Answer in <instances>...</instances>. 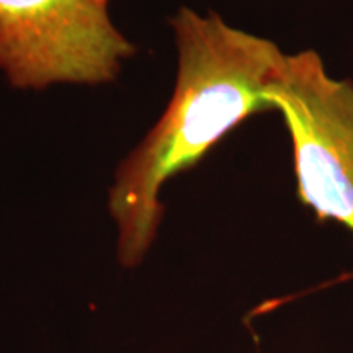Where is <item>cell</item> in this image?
Masks as SVG:
<instances>
[{
  "instance_id": "6da1fadb",
  "label": "cell",
  "mask_w": 353,
  "mask_h": 353,
  "mask_svg": "<svg viewBox=\"0 0 353 353\" xmlns=\"http://www.w3.org/2000/svg\"><path fill=\"white\" fill-rule=\"evenodd\" d=\"M176 52L172 97L143 141L118 164L108 190L121 267L143 263L164 219L162 192L250 114L272 110L265 90L280 64L270 39L179 7L169 19Z\"/></svg>"
},
{
  "instance_id": "7a4b0ae2",
  "label": "cell",
  "mask_w": 353,
  "mask_h": 353,
  "mask_svg": "<svg viewBox=\"0 0 353 353\" xmlns=\"http://www.w3.org/2000/svg\"><path fill=\"white\" fill-rule=\"evenodd\" d=\"M293 143L298 198L317 221L353 232V83L325 72L316 51L283 54L267 90ZM353 280V273L322 285Z\"/></svg>"
},
{
  "instance_id": "3957f363",
  "label": "cell",
  "mask_w": 353,
  "mask_h": 353,
  "mask_svg": "<svg viewBox=\"0 0 353 353\" xmlns=\"http://www.w3.org/2000/svg\"><path fill=\"white\" fill-rule=\"evenodd\" d=\"M134 54L95 0H0V74L17 90L103 85Z\"/></svg>"
},
{
  "instance_id": "277c9868",
  "label": "cell",
  "mask_w": 353,
  "mask_h": 353,
  "mask_svg": "<svg viewBox=\"0 0 353 353\" xmlns=\"http://www.w3.org/2000/svg\"><path fill=\"white\" fill-rule=\"evenodd\" d=\"M97 3H101V6H105V7H108V2L110 0H95Z\"/></svg>"
}]
</instances>
